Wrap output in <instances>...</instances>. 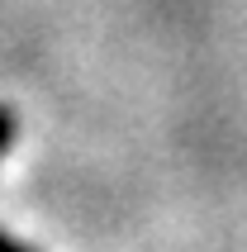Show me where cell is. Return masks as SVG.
<instances>
[{
    "label": "cell",
    "mask_w": 247,
    "mask_h": 252,
    "mask_svg": "<svg viewBox=\"0 0 247 252\" xmlns=\"http://www.w3.org/2000/svg\"><path fill=\"white\" fill-rule=\"evenodd\" d=\"M10 143H14V114L10 105H0V157L10 153Z\"/></svg>",
    "instance_id": "1"
},
{
    "label": "cell",
    "mask_w": 247,
    "mask_h": 252,
    "mask_svg": "<svg viewBox=\"0 0 247 252\" xmlns=\"http://www.w3.org/2000/svg\"><path fill=\"white\" fill-rule=\"evenodd\" d=\"M0 252H33V248L19 243V238H10V233H0Z\"/></svg>",
    "instance_id": "2"
}]
</instances>
